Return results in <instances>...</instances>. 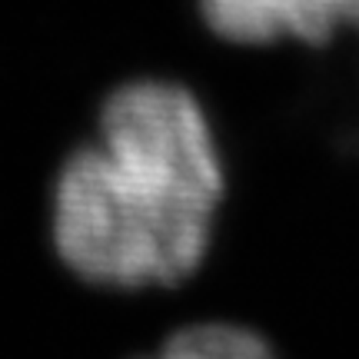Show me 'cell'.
<instances>
[{"label":"cell","mask_w":359,"mask_h":359,"mask_svg":"<svg viewBox=\"0 0 359 359\" xmlns=\"http://www.w3.org/2000/svg\"><path fill=\"white\" fill-rule=\"evenodd\" d=\"M346 13H349V27L359 30V0H346Z\"/></svg>","instance_id":"4"},{"label":"cell","mask_w":359,"mask_h":359,"mask_svg":"<svg viewBox=\"0 0 359 359\" xmlns=\"http://www.w3.org/2000/svg\"><path fill=\"white\" fill-rule=\"evenodd\" d=\"M210 34L240 47H269L296 40L323 47L349 27L346 0H200Z\"/></svg>","instance_id":"2"},{"label":"cell","mask_w":359,"mask_h":359,"mask_svg":"<svg viewBox=\"0 0 359 359\" xmlns=\"http://www.w3.org/2000/svg\"><path fill=\"white\" fill-rule=\"evenodd\" d=\"M223 196L226 167L200 97L177 80H127L53 177V253L90 286H177L203 266Z\"/></svg>","instance_id":"1"},{"label":"cell","mask_w":359,"mask_h":359,"mask_svg":"<svg viewBox=\"0 0 359 359\" xmlns=\"http://www.w3.org/2000/svg\"><path fill=\"white\" fill-rule=\"evenodd\" d=\"M140 359H276L266 339L240 323H193L163 339V346Z\"/></svg>","instance_id":"3"}]
</instances>
